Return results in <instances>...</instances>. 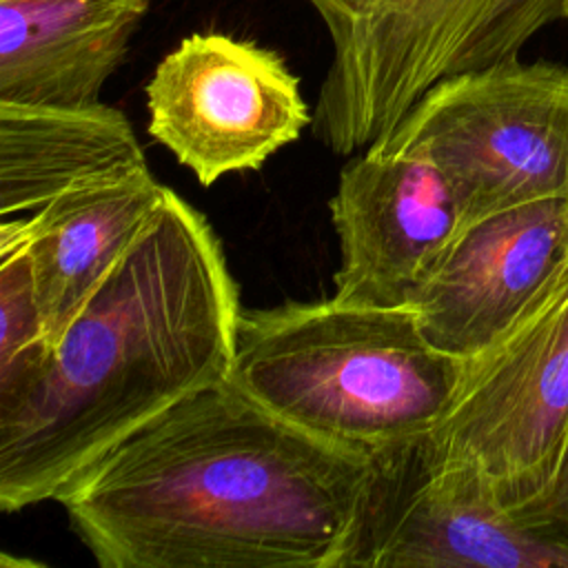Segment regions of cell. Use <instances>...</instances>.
Here are the masks:
<instances>
[{
  "instance_id": "6da1fadb",
  "label": "cell",
  "mask_w": 568,
  "mask_h": 568,
  "mask_svg": "<svg viewBox=\"0 0 568 568\" xmlns=\"http://www.w3.org/2000/svg\"><path fill=\"white\" fill-rule=\"evenodd\" d=\"M375 455L206 384L55 499L100 568H339Z\"/></svg>"
},
{
  "instance_id": "7a4b0ae2",
  "label": "cell",
  "mask_w": 568,
  "mask_h": 568,
  "mask_svg": "<svg viewBox=\"0 0 568 568\" xmlns=\"http://www.w3.org/2000/svg\"><path fill=\"white\" fill-rule=\"evenodd\" d=\"M240 291L206 217L166 191L44 357L0 390V508L55 501L193 390L229 377Z\"/></svg>"
},
{
  "instance_id": "3957f363",
  "label": "cell",
  "mask_w": 568,
  "mask_h": 568,
  "mask_svg": "<svg viewBox=\"0 0 568 568\" xmlns=\"http://www.w3.org/2000/svg\"><path fill=\"white\" fill-rule=\"evenodd\" d=\"M464 362L430 344L410 304L333 295L242 311L229 377L300 428L375 455L439 424Z\"/></svg>"
},
{
  "instance_id": "277c9868",
  "label": "cell",
  "mask_w": 568,
  "mask_h": 568,
  "mask_svg": "<svg viewBox=\"0 0 568 568\" xmlns=\"http://www.w3.org/2000/svg\"><path fill=\"white\" fill-rule=\"evenodd\" d=\"M568 0H382L331 38L311 131L337 155L390 133L437 82L519 58Z\"/></svg>"
},
{
  "instance_id": "5b68a950",
  "label": "cell",
  "mask_w": 568,
  "mask_h": 568,
  "mask_svg": "<svg viewBox=\"0 0 568 568\" xmlns=\"http://www.w3.org/2000/svg\"><path fill=\"white\" fill-rule=\"evenodd\" d=\"M419 153L448 180L462 226L568 195V67L506 60L430 87L371 144Z\"/></svg>"
},
{
  "instance_id": "8992f818",
  "label": "cell",
  "mask_w": 568,
  "mask_h": 568,
  "mask_svg": "<svg viewBox=\"0 0 568 568\" xmlns=\"http://www.w3.org/2000/svg\"><path fill=\"white\" fill-rule=\"evenodd\" d=\"M568 437V255L464 373L426 462L475 473L508 510L552 479Z\"/></svg>"
},
{
  "instance_id": "52a82bcc",
  "label": "cell",
  "mask_w": 568,
  "mask_h": 568,
  "mask_svg": "<svg viewBox=\"0 0 568 568\" xmlns=\"http://www.w3.org/2000/svg\"><path fill=\"white\" fill-rule=\"evenodd\" d=\"M149 135L202 186L255 171L311 126L300 78L286 60L226 33H191L146 82Z\"/></svg>"
},
{
  "instance_id": "ba28073f",
  "label": "cell",
  "mask_w": 568,
  "mask_h": 568,
  "mask_svg": "<svg viewBox=\"0 0 568 568\" xmlns=\"http://www.w3.org/2000/svg\"><path fill=\"white\" fill-rule=\"evenodd\" d=\"M568 568V548L521 524L466 468L433 466L417 442L375 453L339 568Z\"/></svg>"
},
{
  "instance_id": "9c48e42d",
  "label": "cell",
  "mask_w": 568,
  "mask_h": 568,
  "mask_svg": "<svg viewBox=\"0 0 568 568\" xmlns=\"http://www.w3.org/2000/svg\"><path fill=\"white\" fill-rule=\"evenodd\" d=\"M339 242L335 297L408 306L462 229L446 175L419 153H355L328 200Z\"/></svg>"
},
{
  "instance_id": "30bf717a",
  "label": "cell",
  "mask_w": 568,
  "mask_h": 568,
  "mask_svg": "<svg viewBox=\"0 0 568 568\" xmlns=\"http://www.w3.org/2000/svg\"><path fill=\"white\" fill-rule=\"evenodd\" d=\"M568 255V195L486 215L457 231L410 306L439 351L473 357L524 311Z\"/></svg>"
},
{
  "instance_id": "8fae6325",
  "label": "cell",
  "mask_w": 568,
  "mask_h": 568,
  "mask_svg": "<svg viewBox=\"0 0 568 568\" xmlns=\"http://www.w3.org/2000/svg\"><path fill=\"white\" fill-rule=\"evenodd\" d=\"M153 0H0V100L84 106L129 53Z\"/></svg>"
},
{
  "instance_id": "7c38bea8",
  "label": "cell",
  "mask_w": 568,
  "mask_h": 568,
  "mask_svg": "<svg viewBox=\"0 0 568 568\" xmlns=\"http://www.w3.org/2000/svg\"><path fill=\"white\" fill-rule=\"evenodd\" d=\"M166 191L146 166L71 189L27 217V253L49 344L120 262Z\"/></svg>"
},
{
  "instance_id": "4fadbf2b",
  "label": "cell",
  "mask_w": 568,
  "mask_h": 568,
  "mask_svg": "<svg viewBox=\"0 0 568 568\" xmlns=\"http://www.w3.org/2000/svg\"><path fill=\"white\" fill-rule=\"evenodd\" d=\"M129 118L104 104L0 100V217H29L82 184L146 169Z\"/></svg>"
},
{
  "instance_id": "5bb4252c",
  "label": "cell",
  "mask_w": 568,
  "mask_h": 568,
  "mask_svg": "<svg viewBox=\"0 0 568 568\" xmlns=\"http://www.w3.org/2000/svg\"><path fill=\"white\" fill-rule=\"evenodd\" d=\"M510 513L528 528L568 548V437L550 484L535 499Z\"/></svg>"
},
{
  "instance_id": "9a60e30c",
  "label": "cell",
  "mask_w": 568,
  "mask_h": 568,
  "mask_svg": "<svg viewBox=\"0 0 568 568\" xmlns=\"http://www.w3.org/2000/svg\"><path fill=\"white\" fill-rule=\"evenodd\" d=\"M308 7L322 18L328 38L339 36L355 22L364 20L382 0H306Z\"/></svg>"
}]
</instances>
